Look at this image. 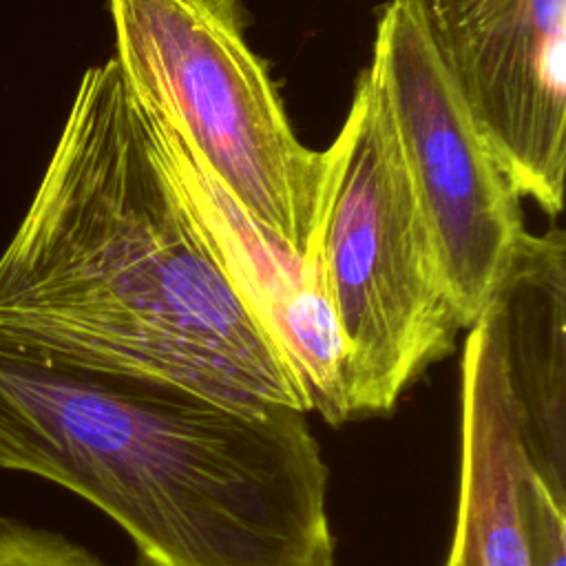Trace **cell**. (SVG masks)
<instances>
[{
	"label": "cell",
	"instance_id": "6da1fadb",
	"mask_svg": "<svg viewBox=\"0 0 566 566\" xmlns=\"http://www.w3.org/2000/svg\"><path fill=\"white\" fill-rule=\"evenodd\" d=\"M0 329L232 409L307 411L192 221L115 57L80 77L0 254Z\"/></svg>",
	"mask_w": 566,
	"mask_h": 566
},
{
	"label": "cell",
	"instance_id": "7a4b0ae2",
	"mask_svg": "<svg viewBox=\"0 0 566 566\" xmlns=\"http://www.w3.org/2000/svg\"><path fill=\"white\" fill-rule=\"evenodd\" d=\"M0 467L95 504L146 566H334L301 409H232L0 329Z\"/></svg>",
	"mask_w": 566,
	"mask_h": 566
},
{
	"label": "cell",
	"instance_id": "3957f363",
	"mask_svg": "<svg viewBox=\"0 0 566 566\" xmlns=\"http://www.w3.org/2000/svg\"><path fill=\"white\" fill-rule=\"evenodd\" d=\"M325 153L318 256L345 347L349 420L387 416L464 329L371 64Z\"/></svg>",
	"mask_w": 566,
	"mask_h": 566
},
{
	"label": "cell",
	"instance_id": "277c9868",
	"mask_svg": "<svg viewBox=\"0 0 566 566\" xmlns=\"http://www.w3.org/2000/svg\"><path fill=\"white\" fill-rule=\"evenodd\" d=\"M115 60L221 188L303 259L318 254L325 153L305 146L248 40L241 0H108Z\"/></svg>",
	"mask_w": 566,
	"mask_h": 566
},
{
	"label": "cell",
	"instance_id": "5b68a950",
	"mask_svg": "<svg viewBox=\"0 0 566 566\" xmlns=\"http://www.w3.org/2000/svg\"><path fill=\"white\" fill-rule=\"evenodd\" d=\"M464 329L524 237L520 192L471 115L431 31L427 0H389L369 62Z\"/></svg>",
	"mask_w": 566,
	"mask_h": 566
},
{
	"label": "cell",
	"instance_id": "8992f818",
	"mask_svg": "<svg viewBox=\"0 0 566 566\" xmlns=\"http://www.w3.org/2000/svg\"><path fill=\"white\" fill-rule=\"evenodd\" d=\"M427 11L511 184L557 217L566 181V0H427Z\"/></svg>",
	"mask_w": 566,
	"mask_h": 566
},
{
	"label": "cell",
	"instance_id": "52a82bcc",
	"mask_svg": "<svg viewBox=\"0 0 566 566\" xmlns=\"http://www.w3.org/2000/svg\"><path fill=\"white\" fill-rule=\"evenodd\" d=\"M144 113L192 221L237 296L292 371L307 411L321 413L332 427L349 422L345 347L321 256L303 259L285 248L221 188L164 119L146 108Z\"/></svg>",
	"mask_w": 566,
	"mask_h": 566
},
{
	"label": "cell",
	"instance_id": "ba28073f",
	"mask_svg": "<svg viewBox=\"0 0 566 566\" xmlns=\"http://www.w3.org/2000/svg\"><path fill=\"white\" fill-rule=\"evenodd\" d=\"M458 509L442 566H566V495L531 464L484 316L462 352Z\"/></svg>",
	"mask_w": 566,
	"mask_h": 566
},
{
	"label": "cell",
	"instance_id": "9c48e42d",
	"mask_svg": "<svg viewBox=\"0 0 566 566\" xmlns=\"http://www.w3.org/2000/svg\"><path fill=\"white\" fill-rule=\"evenodd\" d=\"M0 566H104L82 546L13 520H0Z\"/></svg>",
	"mask_w": 566,
	"mask_h": 566
}]
</instances>
